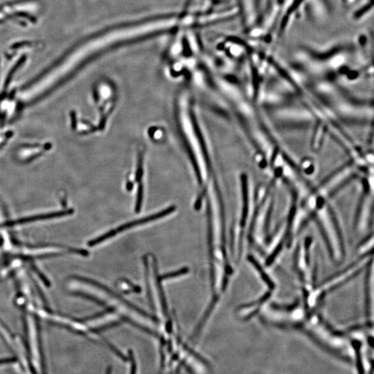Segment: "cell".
<instances>
[{"label": "cell", "mask_w": 374, "mask_h": 374, "mask_svg": "<svg viewBox=\"0 0 374 374\" xmlns=\"http://www.w3.org/2000/svg\"><path fill=\"white\" fill-rule=\"evenodd\" d=\"M175 210V206H170V207L167 208V209L163 210V211L159 212V213H156L153 214V215L147 216V217L140 218V219L135 220V221L124 224V225L120 226V227L116 228V229H112V230L108 231V232L104 233V235H101L100 237L89 241L88 245L89 247L95 246V245H99V243L103 242V241L111 239V238L114 237V236L122 232L123 231H126L127 229H131V228L135 227V226L144 225V224L150 223V222L165 217V216L172 213Z\"/></svg>", "instance_id": "obj_1"}, {"label": "cell", "mask_w": 374, "mask_h": 374, "mask_svg": "<svg viewBox=\"0 0 374 374\" xmlns=\"http://www.w3.org/2000/svg\"><path fill=\"white\" fill-rule=\"evenodd\" d=\"M211 210L208 206V243H209L210 258H211V280L212 286H214V268L213 266V229H212Z\"/></svg>", "instance_id": "obj_4"}, {"label": "cell", "mask_w": 374, "mask_h": 374, "mask_svg": "<svg viewBox=\"0 0 374 374\" xmlns=\"http://www.w3.org/2000/svg\"><path fill=\"white\" fill-rule=\"evenodd\" d=\"M190 271V269L188 268H183L180 270H177V271L170 272V273H167L163 274L162 276H159V278L161 280L165 279H169V278H172L177 277V276L183 275V274L188 273Z\"/></svg>", "instance_id": "obj_6"}, {"label": "cell", "mask_w": 374, "mask_h": 374, "mask_svg": "<svg viewBox=\"0 0 374 374\" xmlns=\"http://www.w3.org/2000/svg\"><path fill=\"white\" fill-rule=\"evenodd\" d=\"M13 15H14V16L15 17H25V18L29 19V20H30L31 22H32L33 23H36L37 21L36 17L32 16V15H29V13L21 12V11H18V12H15L13 13Z\"/></svg>", "instance_id": "obj_8"}, {"label": "cell", "mask_w": 374, "mask_h": 374, "mask_svg": "<svg viewBox=\"0 0 374 374\" xmlns=\"http://www.w3.org/2000/svg\"><path fill=\"white\" fill-rule=\"evenodd\" d=\"M29 329H30V344L31 352H32L33 358L35 361V363L37 367L40 366V350L38 348V334H37V329L36 324H34V321L31 319L29 321Z\"/></svg>", "instance_id": "obj_3"}, {"label": "cell", "mask_w": 374, "mask_h": 374, "mask_svg": "<svg viewBox=\"0 0 374 374\" xmlns=\"http://www.w3.org/2000/svg\"><path fill=\"white\" fill-rule=\"evenodd\" d=\"M112 367H108V369H107L106 373V374H112Z\"/></svg>", "instance_id": "obj_12"}, {"label": "cell", "mask_w": 374, "mask_h": 374, "mask_svg": "<svg viewBox=\"0 0 374 374\" xmlns=\"http://www.w3.org/2000/svg\"><path fill=\"white\" fill-rule=\"evenodd\" d=\"M29 1H31V0H17V1L12 2V3H7V5L13 6V5H15V4L24 3H27V2H29Z\"/></svg>", "instance_id": "obj_11"}, {"label": "cell", "mask_w": 374, "mask_h": 374, "mask_svg": "<svg viewBox=\"0 0 374 374\" xmlns=\"http://www.w3.org/2000/svg\"><path fill=\"white\" fill-rule=\"evenodd\" d=\"M15 362V358H7V359L0 360V366L12 364Z\"/></svg>", "instance_id": "obj_10"}, {"label": "cell", "mask_w": 374, "mask_h": 374, "mask_svg": "<svg viewBox=\"0 0 374 374\" xmlns=\"http://www.w3.org/2000/svg\"><path fill=\"white\" fill-rule=\"evenodd\" d=\"M216 300H217L216 298L212 300L211 305H210L209 309H208L207 311H206V313H204V317H202L201 320H200V321L199 324H198V326H197L196 330L194 331V334H193L192 336V339L196 338V337L200 334V331H201L202 327H203L204 326V323L206 322V319H207L210 313H211L212 309H213L214 305H215Z\"/></svg>", "instance_id": "obj_5"}, {"label": "cell", "mask_w": 374, "mask_h": 374, "mask_svg": "<svg viewBox=\"0 0 374 374\" xmlns=\"http://www.w3.org/2000/svg\"><path fill=\"white\" fill-rule=\"evenodd\" d=\"M31 44H32V42H29V41H22V42H16V43L13 44V45L11 46V48L16 50V49L22 48V46H30L31 45Z\"/></svg>", "instance_id": "obj_9"}, {"label": "cell", "mask_w": 374, "mask_h": 374, "mask_svg": "<svg viewBox=\"0 0 374 374\" xmlns=\"http://www.w3.org/2000/svg\"><path fill=\"white\" fill-rule=\"evenodd\" d=\"M3 21H4V19H3H3H0V22H3Z\"/></svg>", "instance_id": "obj_13"}, {"label": "cell", "mask_w": 374, "mask_h": 374, "mask_svg": "<svg viewBox=\"0 0 374 374\" xmlns=\"http://www.w3.org/2000/svg\"><path fill=\"white\" fill-rule=\"evenodd\" d=\"M130 358V373L129 374H137V361L135 360L133 353L131 350H129Z\"/></svg>", "instance_id": "obj_7"}, {"label": "cell", "mask_w": 374, "mask_h": 374, "mask_svg": "<svg viewBox=\"0 0 374 374\" xmlns=\"http://www.w3.org/2000/svg\"><path fill=\"white\" fill-rule=\"evenodd\" d=\"M76 278H77L78 280H81V282H83V283L89 284V285L95 286V287H97V288H99V289L103 290V291L108 293V295H110L111 297L116 298V299H118L119 301H121V302L124 303V305L127 306L128 307L134 310V311L137 312L139 314L143 315V316L145 317L146 318L151 319V320H153V322L159 323V319H157V317L152 316V315H149V313L142 311V310L140 309L139 308L136 307L135 305H132V303L129 302L127 300L124 299V298L122 296H121L120 294L115 293V292L110 290V288L106 287V286L103 285V284L99 283V282L89 279V278L81 277V276H77Z\"/></svg>", "instance_id": "obj_2"}]
</instances>
